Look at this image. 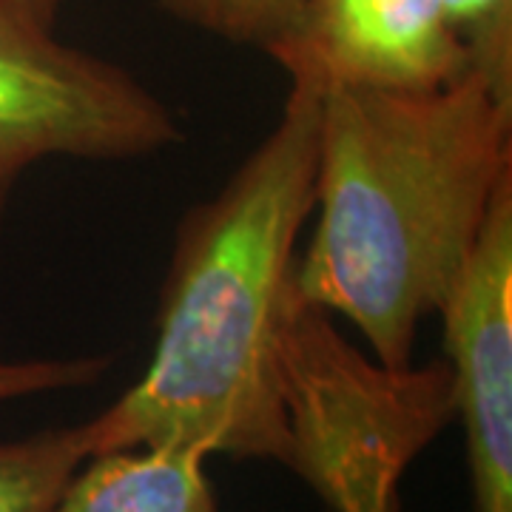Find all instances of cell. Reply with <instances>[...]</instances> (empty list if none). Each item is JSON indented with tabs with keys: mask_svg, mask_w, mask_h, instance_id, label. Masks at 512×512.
<instances>
[{
	"mask_svg": "<svg viewBox=\"0 0 512 512\" xmlns=\"http://www.w3.org/2000/svg\"><path fill=\"white\" fill-rule=\"evenodd\" d=\"M319 94L291 86L274 131L180 222L146 373L89 419L92 456L188 447L291 464L282 330L313 211ZM89 456V458H92Z\"/></svg>",
	"mask_w": 512,
	"mask_h": 512,
	"instance_id": "obj_1",
	"label": "cell"
},
{
	"mask_svg": "<svg viewBox=\"0 0 512 512\" xmlns=\"http://www.w3.org/2000/svg\"><path fill=\"white\" fill-rule=\"evenodd\" d=\"M512 177V109L476 72L430 92L319 94L313 211L296 293L350 319L387 367H407Z\"/></svg>",
	"mask_w": 512,
	"mask_h": 512,
	"instance_id": "obj_2",
	"label": "cell"
},
{
	"mask_svg": "<svg viewBox=\"0 0 512 512\" xmlns=\"http://www.w3.org/2000/svg\"><path fill=\"white\" fill-rule=\"evenodd\" d=\"M288 470L330 512H399L407 467L456 419L447 362L387 367L293 293L282 330Z\"/></svg>",
	"mask_w": 512,
	"mask_h": 512,
	"instance_id": "obj_3",
	"label": "cell"
},
{
	"mask_svg": "<svg viewBox=\"0 0 512 512\" xmlns=\"http://www.w3.org/2000/svg\"><path fill=\"white\" fill-rule=\"evenodd\" d=\"M180 137L174 111L134 74L60 43L52 26L0 0V231L40 160H140Z\"/></svg>",
	"mask_w": 512,
	"mask_h": 512,
	"instance_id": "obj_4",
	"label": "cell"
},
{
	"mask_svg": "<svg viewBox=\"0 0 512 512\" xmlns=\"http://www.w3.org/2000/svg\"><path fill=\"white\" fill-rule=\"evenodd\" d=\"M441 319L473 512H512V177L498 188Z\"/></svg>",
	"mask_w": 512,
	"mask_h": 512,
	"instance_id": "obj_5",
	"label": "cell"
},
{
	"mask_svg": "<svg viewBox=\"0 0 512 512\" xmlns=\"http://www.w3.org/2000/svg\"><path fill=\"white\" fill-rule=\"evenodd\" d=\"M262 52L313 94L430 92L473 72L441 0H299Z\"/></svg>",
	"mask_w": 512,
	"mask_h": 512,
	"instance_id": "obj_6",
	"label": "cell"
},
{
	"mask_svg": "<svg viewBox=\"0 0 512 512\" xmlns=\"http://www.w3.org/2000/svg\"><path fill=\"white\" fill-rule=\"evenodd\" d=\"M200 450L128 447L86 458L52 512H220Z\"/></svg>",
	"mask_w": 512,
	"mask_h": 512,
	"instance_id": "obj_7",
	"label": "cell"
},
{
	"mask_svg": "<svg viewBox=\"0 0 512 512\" xmlns=\"http://www.w3.org/2000/svg\"><path fill=\"white\" fill-rule=\"evenodd\" d=\"M89 456L92 436L86 421L0 441V512H52Z\"/></svg>",
	"mask_w": 512,
	"mask_h": 512,
	"instance_id": "obj_8",
	"label": "cell"
},
{
	"mask_svg": "<svg viewBox=\"0 0 512 512\" xmlns=\"http://www.w3.org/2000/svg\"><path fill=\"white\" fill-rule=\"evenodd\" d=\"M473 72L512 109V0H441Z\"/></svg>",
	"mask_w": 512,
	"mask_h": 512,
	"instance_id": "obj_9",
	"label": "cell"
},
{
	"mask_svg": "<svg viewBox=\"0 0 512 512\" xmlns=\"http://www.w3.org/2000/svg\"><path fill=\"white\" fill-rule=\"evenodd\" d=\"M165 15L205 35L239 46L265 49L288 20L299 0H157Z\"/></svg>",
	"mask_w": 512,
	"mask_h": 512,
	"instance_id": "obj_10",
	"label": "cell"
},
{
	"mask_svg": "<svg viewBox=\"0 0 512 512\" xmlns=\"http://www.w3.org/2000/svg\"><path fill=\"white\" fill-rule=\"evenodd\" d=\"M109 370L106 356H72V359H0V404L80 390L100 382Z\"/></svg>",
	"mask_w": 512,
	"mask_h": 512,
	"instance_id": "obj_11",
	"label": "cell"
},
{
	"mask_svg": "<svg viewBox=\"0 0 512 512\" xmlns=\"http://www.w3.org/2000/svg\"><path fill=\"white\" fill-rule=\"evenodd\" d=\"M12 6H18L20 12H26L29 18H35L37 23L43 26H52L55 29V18H57V6L60 0H9Z\"/></svg>",
	"mask_w": 512,
	"mask_h": 512,
	"instance_id": "obj_12",
	"label": "cell"
}]
</instances>
